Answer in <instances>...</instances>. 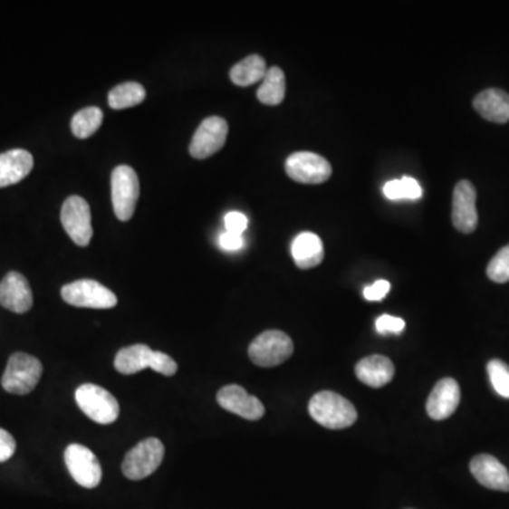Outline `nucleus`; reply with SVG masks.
I'll return each mask as SVG.
<instances>
[{
	"label": "nucleus",
	"instance_id": "10",
	"mask_svg": "<svg viewBox=\"0 0 509 509\" xmlns=\"http://www.w3.org/2000/svg\"><path fill=\"white\" fill-rule=\"evenodd\" d=\"M284 168L292 180L302 184H322L332 175L330 161L313 152L292 153Z\"/></svg>",
	"mask_w": 509,
	"mask_h": 509
},
{
	"label": "nucleus",
	"instance_id": "1",
	"mask_svg": "<svg viewBox=\"0 0 509 509\" xmlns=\"http://www.w3.org/2000/svg\"><path fill=\"white\" fill-rule=\"evenodd\" d=\"M309 413L322 427L332 430L347 429L358 418L354 405L331 390L316 393L310 399Z\"/></svg>",
	"mask_w": 509,
	"mask_h": 509
},
{
	"label": "nucleus",
	"instance_id": "11",
	"mask_svg": "<svg viewBox=\"0 0 509 509\" xmlns=\"http://www.w3.org/2000/svg\"><path fill=\"white\" fill-rule=\"evenodd\" d=\"M451 221L455 228L463 234H471L477 229V191L471 181L461 180L456 184L451 204Z\"/></svg>",
	"mask_w": 509,
	"mask_h": 509
},
{
	"label": "nucleus",
	"instance_id": "7",
	"mask_svg": "<svg viewBox=\"0 0 509 509\" xmlns=\"http://www.w3.org/2000/svg\"><path fill=\"white\" fill-rule=\"evenodd\" d=\"M62 297L65 303L87 309H112L118 304L117 294L91 279L65 284L62 289Z\"/></svg>",
	"mask_w": 509,
	"mask_h": 509
},
{
	"label": "nucleus",
	"instance_id": "5",
	"mask_svg": "<svg viewBox=\"0 0 509 509\" xmlns=\"http://www.w3.org/2000/svg\"><path fill=\"white\" fill-rule=\"evenodd\" d=\"M165 457V446L156 437H149L128 451L122 463L126 478L139 481L152 475Z\"/></svg>",
	"mask_w": 509,
	"mask_h": 509
},
{
	"label": "nucleus",
	"instance_id": "2",
	"mask_svg": "<svg viewBox=\"0 0 509 509\" xmlns=\"http://www.w3.org/2000/svg\"><path fill=\"white\" fill-rule=\"evenodd\" d=\"M43 375L42 362L26 352H14L7 361L2 377V387L14 395H27L39 384Z\"/></svg>",
	"mask_w": 509,
	"mask_h": 509
},
{
	"label": "nucleus",
	"instance_id": "34",
	"mask_svg": "<svg viewBox=\"0 0 509 509\" xmlns=\"http://www.w3.org/2000/svg\"><path fill=\"white\" fill-rule=\"evenodd\" d=\"M219 245L226 251H238L244 246V238L238 234L224 233L219 236Z\"/></svg>",
	"mask_w": 509,
	"mask_h": 509
},
{
	"label": "nucleus",
	"instance_id": "12",
	"mask_svg": "<svg viewBox=\"0 0 509 509\" xmlns=\"http://www.w3.org/2000/svg\"><path fill=\"white\" fill-rule=\"evenodd\" d=\"M228 136V123L219 117L204 120L194 133L190 143V155L194 158H210L224 148Z\"/></svg>",
	"mask_w": 509,
	"mask_h": 509
},
{
	"label": "nucleus",
	"instance_id": "19",
	"mask_svg": "<svg viewBox=\"0 0 509 509\" xmlns=\"http://www.w3.org/2000/svg\"><path fill=\"white\" fill-rule=\"evenodd\" d=\"M474 110L494 123L509 122V94L498 88L483 91L473 101Z\"/></svg>",
	"mask_w": 509,
	"mask_h": 509
},
{
	"label": "nucleus",
	"instance_id": "13",
	"mask_svg": "<svg viewBox=\"0 0 509 509\" xmlns=\"http://www.w3.org/2000/svg\"><path fill=\"white\" fill-rule=\"evenodd\" d=\"M216 402L223 409L228 410L234 415L241 416L244 419L259 420L264 415V403L254 395H249L239 385H228V387L221 388L216 393Z\"/></svg>",
	"mask_w": 509,
	"mask_h": 509
},
{
	"label": "nucleus",
	"instance_id": "17",
	"mask_svg": "<svg viewBox=\"0 0 509 509\" xmlns=\"http://www.w3.org/2000/svg\"><path fill=\"white\" fill-rule=\"evenodd\" d=\"M34 166L32 153L14 149L0 155V188L19 183L30 175Z\"/></svg>",
	"mask_w": 509,
	"mask_h": 509
},
{
	"label": "nucleus",
	"instance_id": "26",
	"mask_svg": "<svg viewBox=\"0 0 509 509\" xmlns=\"http://www.w3.org/2000/svg\"><path fill=\"white\" fill-rule=\"evenodd\" d=\"M384 194L389 200H419L422 197V187L415 178H405L400 180L388 181L384 186Z\"/></svg>",
	"mask_w": 509,
	"mask_h": 509
},
{
	"label": "nucleus",
	"instance_id": "32",
	"mask_svg": "<svg viewBox=\"0 0 509 509\" xmlns=\"http://www.w3.org/2000/svg\"><path fill=\"white\" fill-rule=\"evenodd\" d=\"M390 291V283L384 279L375 282L371 286H367L364 289V297L368 302H379L384 299Z\"/></svg>",
	"mask_w": 509,
	"mask_h": 509
},
{
	"label": "nucleus",
	"instance_id": "22",
	"mask_svg": "<svg viewBox=\"0 0 509 509\" xmlns=\"http://www.w3.org/2000/svg\"><path fill=\"white\" fill-rule=\"evenodd\" d=\"M266 72H268V68H266V62H264V57L252 54L236 62L229 72V77H231L234 84L238 85V87H251V85L264 80Z\"/></svg>",
	"mask_w": 509,
	"mask_h": 509
},
{
	"label": "nucleus",
	"instance_id": "16",
	"mask_svg": "<svg viewBox=\"0 0 509 509\" xmlns=\"http://www.w3.org/2000/svg\"><path fill=\"white\" fill-rule=\"evenodd\" d=\"M470 471L474 478L494 491L509 493V473L505 466L494 456L480 455L471 460Z\"/></svg>",
	"mask_w": 509,
	"mask_h": 509
},
{
	"label": "nucleus",
	"instance_id": "18",
	"mask_svg": "<svg viewBox=\"0 0 509 509\" xmlns=\"http://www.w3.org/2000/svg\"><path fill=\"white\" fill-rule=\"evenodd\" d=\"M355 375L368 387L382 388L395 377V367L384 355H370L355 365Z\"/></svg>",
	"mask_w": 509,
	"mask_h": 509
},
{
	"label": "nucleus",
	"instance_id": "27",
	"mask_svg": "<svg viewBox=\"0 0 509 509\" xmlns=\"http://www.w3.org/2000/svg\"><path fill=\"white\" fill-rule=\"evenodd\" d=\"M491 385L500 397L509 399V365L501 360H491L487 365Z\"/></svg>",
	"mask_w": 509,
	"mask_h": 509
},
{
	"label": "nucleus",
	"instance_id": "33",
	"mask_svg": "<svg viewBox=\"0 0 509 509\" xmlns=\"http://www.w3.org/2000/svg\"><path fill=\"white\" fill-rule=\"evenodd\" d=\"M16 451V440L5 429H0V463L9 460Z\"/></svg>",
	"mask_w": 509,
	"mask_h": 509
},
{
	"label": "nucleus",
	"instance_id": "20",
	"mask_svg": "<svg viewBox=\"0 0 509 509\" xmlns=\"http://www.w3.org/2000/svg\"><path fill=\"white\" fill-rule=\"evenodd\" d=\"M292 256L297 268H316L324 259L322 239L313 233L299 234L292 244Z\"/></svg>",
	"mask_w": 509,
	"mask_h": 509
},
{
	"label": "nucleus",
	"instance_id": "15",
	"mask_svg": "<svg viewBox=\"0 0 509 509\" xmlns=\"http://www.w3.org/2000/svg\"><path fill=\"white\" fill-rule=\"evenodd\" d=\"M460 399V385L457 384V380L453 378H443L430 392L426 403V410L433 420H445L456 412Z\"/></svg>",
	"mask_w": 509,
	"mask_h": 509
},
{
	"label": "nucleus",
	"instance_id": "24",
	"mask_svg": "<svg viewBox=\"0 0 509 509\" xmlns=\"http://www.w3.org/2000/svg\"><path fill=\"white\" fill-rule=\"evenodd\" d=\"M146 100V90L139 82H123L110 92L108 103L112 110H126L142 103Z\"/></svg>",
	"mask_w": 509,
	"mask_h": 509
},
{
	"label": "nucleus",
	"instance_id": "31",
	"mask_svg": "<svg viewBox=\"0 0 509 509\" xmlns=\"http://www.w3.org/2000/svg\"><path fill=\"white\" fill-rule=\"evenodd\" d=\"M226 233L242 235V234L245 233V229L248 228V218L242 213H236V211L226 214Z\"/></svg>",
	"mask_w": 509,
	"mask_h": 509
},
{
	"label": "nucleus",
	"instance_id": "30",
	"mask_svg": "<svg viewBox=\"0 0 509 509\" xmlns=\"http://www.w3.org/2000/svg\"><path fill=\"white\" fill-rule=\"evenodd\" d=\"M375 327L379 334H400L405 330V322L400 317L384 314V316L378 317Z\"/></svg>",
	"mask_w": 509,
	"mask_h": 509
},
{
	"label": "nucleus",
	"instance_id": "6",
	"mask_svg": "<svg viewBox=\"0 0 509 509\" xmlns=\"http://www.w3.org/2000/svg\"><path fill=\"white\" fill-rule=\"evenodd\" d=\"M110 188L115 216L123 223L130 221L135 214L140 194V183L136 171L130 166H118L110 178Z\"/></svg>",
	"mask_w": 509,
	"mask_h": 509
},
{
	"label": "nucleus",
	"instance_id": "23",
	"mask_svg": "<svg viewBox=\"0 0 509 509\" xmlns=\"http://www.w3.org/2000/svg\"><path fill=\"white\" fill-rule=\"evenodd\" d=\"M256 95H258L259 102L269 105V107H276L279 103L283 102L284 95H286V78L281 68H269Z\"/></svg>",
	"mask_w": 509,
	"mask_h": 509
},
{
	"label": "nucleus",
	"instance_id": "8",
	"mask_svg": "<svg viewBox=\"0 0 509 509\" xmlns=\"http://www.w3.org/2000/svg\"><path fill=\"white\" fill-rule=\"evenodd\" d=\"M62 224L75 245H90L94 231L91 224L90 206L82 197L72 196L64 201L62 206Z\"/></svg>",
	"mask_w": 509,
	"mask_h": 509
},
{
	"label": "nucleus",
	"instance_id": "21",
	"mask_svg": "<svg viewBox=\"0 0 509 509\" xmlns=\"http://www.w3.org/2000/svg\"><path fill=\"white\" fill-rule=\"evenodd\" d=\"M153 350L145 344L130 345L120 350L115 357V370L123 375H133L143 371L150 364Z\"/></svg>",
	"mask_w": 509,
	"mask_h": 509
},
{
	"label": "nucleus",
	"instance_id": "14",
	"mask_svg": "<svg viewBox=\"0 0 509 509\" xmlns=\"http://www.w3.org/2000/svg\"><path fill=\"white\" fill-rule=\"evenodd\" d=\"M0 306L17 314L27 313L32 309V287L19 272H9L0 282Z\"/></svg>",
	"mask_w": 509,
	"mask_h": 509
},
{
	"label": "nucleus",
	"instance_id": "28",
	"mask_svg": "<svg viewBox=\"0 0 509 509\" xmlns=\"http://www.w3.org/2000/svg\"><path fill=\"white\" fill-rule=\"evenodd\" d=\"M487 276L495 283L509 282V245L496 252L487 266Z\"/></svg>",
	"mask_w": 509,
	"mask_h": 509
},
{
	"label": "nucleus",
	"instance_id": "4",
	"mask_svg": "<svg viewBox=\"0 0 509 509\" xmlns=\"http://www.w3.org/2000/svg\"><path fill=\"white\" fill-rule=\"evenodd\" d=\"M75 400L82 413L98 425H110L120 416L117 398L98 385H81L75 390Z\"/></svg>",
	"mask_w": 509,
	"mask_h": 509
},
{
	"label": "nucleus",
	"instance_id": "9",
	"mask_svg": "<svg viewBox=\"0 0 509 509\" xmlns=\"http://www.w3.org/2000/svg\"><path fill=\"white\" fill-rule=\"evenodd\" d=\"M65 466L75 483L81 487L95 488L102 480V468L97 456L82 445H70L65 448Z\"/></svg>",
	"mask_w": 509,
	"mask_h": 509
},
{
	"label": "nucleus",
	"instance_id": "25",
	"mask_svg": "<svg viewBox=\"0 0 509 509\" xmlns=\"http://www.w3.org/2000/svg\"><path fill=\"white\" fill-rule=\"evenodd\" d=\"M103 112L97 107L84 108L75 113L72 120V135L78 139H87L94 135L102 125Z\"/></svg>",
	"mask_w": 509,
	"mask_h": 509
},
{
	"label": "nucleus",
	"instance_id": "3",
	"mask_svg": "<svg viewBox=\"0 0 509 509\" xmlns=\"http://www.w3.org/2000/svg\"><path fill=\"white\" fill-rule=\"evenodd\" d=\"M294 345L291 337L279 330L262 332L251 342L248 349L251 361L262 368L283 364L292 357Z\"/></svg>",
	"mask_w": 509,
	"mask_h": 509
},
{
	"label": "nucleus",
	"instance_id": "29",
	"mask_svg": "<svg viewBox=\"0 0 509 509\" xmlns=\"http://www.w3.org/2000/svg\"><path fill=\"white\" fill-rule=\"evenodd\" d=\"M149 368H152L153 371L158 374L166 375V377H173L178 372V364L173 358L168 357L165 352L153 351L150 357V364Z\"/></svg>",
	"mask_w": 509,
	"mask_h": 509
}]
</instances>
